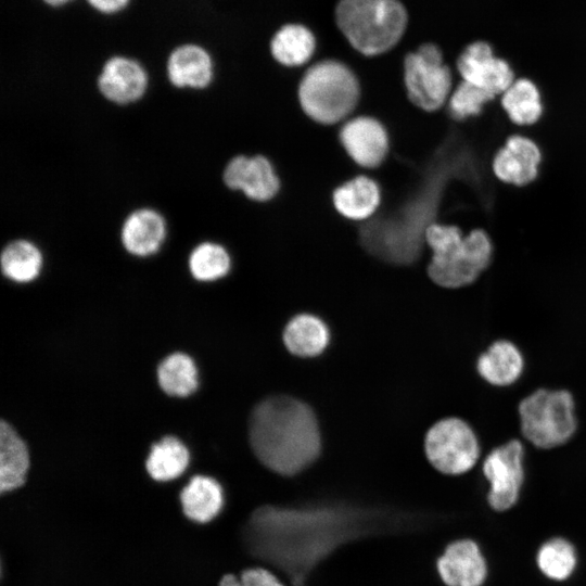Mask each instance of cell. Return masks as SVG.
<instances>
[{"mask_svg": "<svg viewBox=\"0 0 586 586\" xmlns=\"http://www.w3.org/2000/svg\"><path fill=\"white\" fill-rule=\"evenodd\" d=\"M524 370V357L511 341L493 342L476 360L479 375L488 384L498 387L514 384Z\"/></svg>", "mask_w": 586, "mask_h": 586, "instance_id": "obj_16", "label": "cell"}, {"mask_svg": "<svg viewBox=\"0 0 586 586\" xmlns=\"http://www.w3.org/2000/svg\"><path fill=\"white\" fill-rule=\"evenodd\" d=\"M425 241L433 251L428 275L446 289L473 283L491 262L492 243L483 230H473L463 238L455 226L431 224L425 229Z\"/></svg>", "mask_w": 586, "mask_h": 586, "instance_id": "obj_3", "label": "cell"}, {"mask_svg": "<svg viewBox=\"0 0 586 586\" xmlns=\"http://www.w3.org/2000/svg\"><path fill=\"white\" fill-rule=\"evenodd\" d=\"M501 104L510 119L518 125L534 124L543 112L539 92L527 79L514 81L504 93Z\"/></svg>", "mask_w": 586, "mask_h": 586, "instance_id": "obj_27", "label": "cell"}, {"mask_svg": "<svg viewBox=\"0 0 586 586\" xmlns=\"http://www.w3.org/2000/svg\"><path fill=\"white\" fill-rule=\"evenodd\" d=\"M340 140L348 155L366 168L379 166L388 151L387 133L372 117L359 116L348 120L340 131Z\"/></svg>", "mask_w": 586, "mask_h": 586, "instance_id": "obj_13", "label": "cell"}, {"mask_svg": "<svg viewBox=\"0 0 586 586\" xmlns=\"http://www.w3.org/2000/svg\"><path fill=\"white\" fill-rule=\"evenodd\" d=\"M436 568L446 586H482L487 577L482 551L468 538L450 543L437 559Z\"/></svg>", "mask_w": 586, "mask_h": 586, "instance_id": "obj_11", "label": "cell"}, {"mask_svg": "<svg viewBox=\"0 0 586 586\" xmlns=\"http://www.w3.org/2000/svg\"><path fill=\"white\" fill-rule=\"evenodd\" d=\"M224 500L221 485L206 475H194L180 493L184 515L196 523L215 519L224 507Z\"/></svg>", "mask_w": 586, "mask_h": 586, "instance_id": "obj_19", "label": "cell"}, {"mask_svg": "<svg viewBox=\"0 0 586 586\" xmlns=\"http://www.w3.org/2000/svg\"><path fill=\"white\" fill-rule=\"evenodd\" d=\"M157 378L161 388L170 396H189L199 385L196 366L183 353H174L163 359L157 368Z\"/></svg>", "mask_w": 586, "mask_h": 586, "instance_id": "obj_25", "label": "cell"}, {"mask_svg": "<svg viewBox=\"0 0 586 586\" xmlns=\"http://www.w3.org/2000/svg\"><path fill=\"white\" fill-rule=\"evenodd\" d=\"M166 228L163 217L150 208L131 213L122 228L124 247L136 256L154 254L165 239Z\"/></svg>", "mask_w": 586, "mask_h": 586, "instance_id": "obj_18", "label": "cell"}, {"mask_svg": "<svg viewBox=\"0 0 586 586\" xmlns=\"http://www.w3.org/2000/svg\"><path fill=\"white\" fill-rule=\"evenodd\" d=\"M536 562L546 577L564 581L574 572L577 558L573 545L564 538L557 537L540 546Z\"/></svg>", "mask_w": 586, "mask_h": 586, "instance_id": "obj_28", "label": "cell"}, {"mask_svg": "<svg viewBox=\"0 0 586 586\" xmlns=\"http://www.w3.org/2000/svg\"><path fill=\"white\" fill-rule=\"evenodd\" d=\"M381 193L378 184L366 176L356 177L333 192L336 211L352 220L370 217L380 205Z\"/></svg>", "mask_w": 586, "mask_h": 586, "instance_id": "obj_21", "label": "cell"}, {"mask_svg": "<svg viewBox=\"0 0 586 586\" xmlns=\"http://www.w3.org/2000/svg\"><path fill=\"white\" fill-rule=\"evenodd\" d=\"M539 162L540 152L533 141L512 136L496 154L493 168L500 180L523 186L536 178Z\"/></svg>", "mask_w": 586, "mask_h": 586, "instance_id": "obj_15", "label": "cell"}, {"mask_svg": "<svg viewBox=\"0 0 586 586\" xmlns=\"http://www.w3.org/2000/svg\"><path fill=\"white\" fill-rule=\"evenodd\" d=\"M358 98L359 86L355 75L344 64L332 60L308 68L298 87L303 111L324 125L335 124L349 115Z\"/></svg>", "mask_w": 586, "mask_h": 586, "instance_id": "obj_5", "label": "cell"}, {"mask_svg": "<svg viewBox=\"0 0 586 586\" xmlns=\"http://www.w3.org/2000/svg\"><path fill=\"white\" fill-rule=\"evenodd\" d=\"M335 15L349 43L366 55L390 50L407 24V12L398 0H340Z\"/></svg>", "mask_w": 586, "mask_h": 586, "instance_id": "obj_4", "label": "cell"}, {"mask_svg": "<svg viewBox=\"0 0 586 586\" xmlns=\"http://www.w3.org/2000/svg\"><path fill=\"white\" fill-rule=\"evenodd\" d=\"M189 268L196 280L214 281L228 273L230 257L221 245L205 242L191 252Z\"/></svg>", "mask_w": 586, "mask_h": 586, "instance_id": "obj_29", "label": "cell"}, {"mask_svg": "<svg viewBox=\"0 0 586 586\" xmlns=\"http://www.w3.org/2000/svg\"><path fill=\"white\" fill-rule=\"evenodd\" d=\"M419 524L421 517L388 508L343 502L265 505L251 513L241 536L251 556L279 570L292 586H306L314 570L342 546L405 533Z\"/></svg>", "mask_w": 586, "mask_h": 586, "instance_id": "obj_1", "label": "cell"}, {"mask_svg": "<svg viewBox=\"0 0 586 586\" xmlns=\"http://www.w3.org/2000/svg\"><path fill=\"white\" fill-rule=\"evenodd\" d=\"M148 76L135 60L113 56L106 61L98 78L100 92L117 104H128L139 100L145 92Z\"/></svg>", "mask_w": 586, "mask_h": 586, "instance_id": "obj_14", "label": "cell"}, {"mask_svg": "<svg viewBox=\"0 0 586 586\" xmlns=\"http://www.w3.org/2000/svg\"><path fill=\"white\" fill-rule=\"evenodd\" d=\"M424 450L429 462L447 475L469 472L481 455L476 433L467 421L457 417L441 419L429 429Z\"/></svg>", "mask_w": 586, "mask_h": 586, "instance_id": "obj_7", "label": "cell"}, {"mask_svg": "<svg viewBox=\"0 0 586 586\" xmlns=\"http://www.w3.org/2000/svg\"><path fill=\"white\" fill-rule=\"evenodd\" d=\"M457 67L463 81L493 97L505 93L513 84V73L509 64L494 56L491 46L483 41L468 46L460 54Z\"/></svg>", "mask_w": 586, "mask_h": 586, "instance_id": "obj_10", "label": "cell"}, {"mask_svg": "<svg viewBox=\"0 0 586 586\" xmlns=\"http://www.w3.org/2000/svg\"><path fill=\"white\" fill-rule=\"evenodd\" d=\"M189 461L190 454L186 445L178 437L168 435L152 445L145 468L153 480L167 482L180 476Z\"/></svg>", "mask_w": 586, "mask_h": 586, "instance_id": "obj_23", "label": "cell"}, {"mask_svg": "<svg viewBox=\"0 0 586 586\" xmlns=\"http://www.w3.org/2000/svg\"><path fill=\"white\" fill-rule=\"evenodd\" d=\"M224 181L230 189L241 190L258 202L270 200L279 190V179L270 162L262 155L232 158L225 168Z\"/></svg>", "mask_w": 586, "mask_h": 586, "instance_id": "obj_12", "label": "cell"}, {"mask_svg": "<svg viewBox=\"0 0 586 586\" xmlns=\"http://www.w3.org/2000/svg\"><path fill=\"white\" fill-rule=\"evenodd\" d=\"M167 74L170 82L178 88H205L213 77L212 59L200 46H180L168 58Z\"/></svg>", "mask_w": 586, "mask_h": 586, "instance_id": "obj_17", "label": "cell"}, {"mask_svg": "<svg viewBox=\"0 0 586 586\" xmlns=\"http://www.w3.org/2000/svg\"><path fill=\"white\" fill-rule=\"evenodd\" d=\"M315 50V38L309 29L302 25L283 26L271 41V53L281 64L300 66L305 64Z\"/></svg>", "mask_w": 586, "mask_h": 586, "instance_id": "obj_24", "label": "cell"}, {"mask_svg": "<svg viewBox=\"0 0 586 586\" xmlns=\"http://www.w3.org/2000/svg\"><path fill=\"white\" fill-rule=\"evenodd\" d=\"M404 79L409 100L428 112L438 110L451 88L450 71L443 63L440 49L432 43L406 56Z\"/></svg>", "mask_w": 586, "mask_h": 586, "instance_id": "obj_8", "label": "cell"}, {"mask_svg": "<svg viewBox=\"0 0 586 586\" xmlns=\"http://www.w3.org/2000/svg\"><path fill=\"white\" fill-rule=\"evenodd\" d=\"M89 4L101 13L112 14L122 11L129 0H87Z\"/></svg>", "mask_w": 586, "mask_h": 586, "instance_id": "obj_32", "label": "cell"}, {"mask_svg": "<svg viewBox=\"0 0 586 586\" xmlns=\"http://www.w3.org/2000/svg\"><path fill=\"white\" fill-rule=\"evenodd\" d=\"M43 1L52 7H60L72 0H43Z\"/></svg>", "mask_w": 586, "mask_h": 586, "instance_id": "obj_33", "label": "cell"}, {"mask_svg": "<svg viewBox=\"0 0 586 586\" xmlns=\"http://www.w3.org/2000/svg\"><path fill=\"white\" fill-rule=\"evenodd\" d=\"M41 265V253L26 240L9 243L1 254L2 272L15 282L33 281L39 275Z\"/></svg>", "mask_w": 586, "mask_h": 586, "instance_id": "obj_26", "label": "cell"}, {"mask_svg": "<svg viewBox=\"0 0 586 586\" xmlns=\"http://www.w3.org/2000/svg\"><path fill=\"white\" fill-rule=\"evenodd\" d=\"M482 473L489 484L487 502L498 512L512 508L519 500L524 482V446L510 440L494 449L482 463Z\"/></svg>", "mask_w": 586, "mask_h": 586, "instance_id": "obj_9", "label": "cell"}, {"mask_svg": "<svg viewBox=\"0 0 586 586\" xmlns=\"http://www.w3.org/2000/svg\"><path fill=\"white\" fill-rule=\"evenodd\" d=\"M29 454L25 442L7 421L0 423V492L21 487L26 480Z\"/></svg>", "mask_w": 586, "mask_h": 586, "instance_id": "obj_20", "label": "cell"}, {"mask_svg": "<svg viewBox=\"0 0 586 586\" xmlns=\"http://www.w3.org/2000/svg\"><path fill=\"white\" fill-rule=\"evenodd\" d=\"M249 438L257 459L284 476L305 470L321 449L314 411L302 400L285 395L268 397L254 407Z\"/></svg>", "mask_w": 586, "mask_h": 586, "instance_id": "obj_2", "label": "cell"}, {"mask_svg": "<svg viewBox=\"0 0 586 586\" xmlns=\"http://www.w3.org/2000/svg\"><path fill=\"white\" fill-rule=\"evenodd\" d=\"M523 437L540 449L566 444L575 434V400L564 388H537L518 406Z\"/></svg>", "mask_w": 586, "mask_h": 586, "instance_id": "obj_6", "label": "cell"}, {"mask_svg": "<svg viewBox=\"0 0 586 586\" xmlns=\"http://www.w3.org/2000/svg\"><path fill=\"white\" fill-rule=\"evenodd\" d=\"M330 339L327 324L318 317L302 314L293 317L283 331V342L298 357H314L323 352Z\"/></svg>", "mask_w": 586, "mask_h": 586, "instance_id": "obj_22", "label": "cell"}, {"mask_svg": "<svg viewBox=\"0 0 586 586\" xmlns=\"http://www.w3.org/2000/svg\"><path fill=\"white\" fill-rule=\"evenodd\" d=\"M494 97L479 87L462 81L454 91L449 100V112L456 119H464L477 115L483 105Z\"/></svg>", "mask_w": 586, "mask_h": 586, "instance_id": "obj_30", "label": "cell"}, {"mask_svg": "<svg viewBox=\"0 0 586 586\" xmlns=\"http://www.w3.org/2000/svg\"><path fill=\"white\" fill-rule=\"evenodd\" d=\"M218 586H284L281 581L270 571L263 568L244 570L240 577L226 574L219 581Z\"/></svg>", "mask_w": 586, "mask_h": 586, "instance_id": "obj_31", "label": "cell"}]
</instances>
